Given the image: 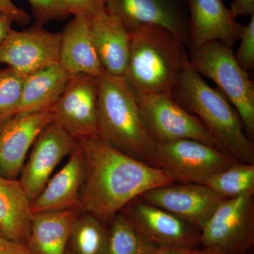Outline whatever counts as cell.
<instances>
[{"mask_svg":"<svg viewBox=\"0 0 254 254\" xmlns=\"http://www.w3.org/2000/svg\"><path fill=\"white\" fill-rule=\"evenodd\" d=\"M0 13L7 15L14 22L25 24L29 21V15L18 8L11 0H0Z\"/></svg>","mask_w":254,"mask_h":254,"instance_id":"obj_30","label":"cell"},{"mask_svg":"<svg viewBox=\"0 0 254 254\" xmlns=\"http://www.w3.org/2000/svg\"><path fill=\"white\" fill-rule=\"evenodd\" d=\"M61 33H53L41 25L25 30L11 29L0 44V64L27 76L60 64Z\"/></svg>","mask_w":254,"mask_h":254,"instance_id":"obj_10","label":"cell"},{"mask_svg":"<svg viewBox=\"0 0 254 254\" xmlns=\"http://www.w3.org/2000/svg\"><path fill=\"white\" fill-rule=\"evenodd\" d=\"M70 76L60 64L28 75L14 116L50 109L61 96Z\"/></svg>","mask_w":254,"mask_h":254,"instance_id":"obj_22","label":"cell"},{"mask_svg":"<svg viewBox=\"0 0 254 254\" xmlns=\"http://www.w3.org/2000/svg\"><path fill=\"white\" fill-rule=\"evenodd\" d=\"M51 110L15 115L0 127V175L15 180L30 148L46 127L55 123Z\"/></svg>","mask_w":254,"mask_h":254,"instance_id":"obj_15","label":"cell"},{"mask_svg":"<svg viewBox=\"0 0 254 254\" xmlns=\"http://www.w3.org/2000/svg\"><path fill=\"white\" fill-rule=\"evenodd\" d=\"M68 156L64 166L50 179L39 195L31 202L32 213L79 210L80 190L84 183L86 170L83 151L78 143Z\"/></svg>","mask_w":254,"mask_h":254,"instance_id":"obj_17","label":"cell"},{"mask_svg":"<svg viewBox=\"0 0 254 254\" xmlns=\"http://www.w3.org/2000/svg\"><path fill=\"white\" fill-rule=\"evenodd\" d=\"M67 254H68V252H67Z\"/></svg>","mask_w":254,"mask_h":254,"instance_id":"obj_37","label":"cell"},{"mask_svg":"<svg viewBox=\"0 0 254 254\" xmlns=\"http://www.w3.org/2000/svg\"><path fill=\"white\" fill-rule=\"evenodd\" d=\"M68 15L90 18L105 7V0H63Z\"/></svg>","mask_w":254,"mask_h":254,"instance_id":"obj_29","label":"cell"},{"mask_svg":"<svg viewBox=\"0 0 254 254\" xmlns=\"http://www.w3.org/2000/svg\"><path fill=\"white\" fill-rule=\"evenodd\" d=\"M9 242H10V241L5 239L4 236L2 235V234L0 232V247H1V246L6 245V244Z\"/></svg>","mask_w":254,"mask_h":254,"instance_id":"obj_36","label":"cell"},{"mask_svg":"<svg viewBox=\"0 0 254 254\" xmlns=\"http://www.w3.org/2000/svg\"><path fill=\"white\" fill-rule=\"evenodd\" d=\"M99 137L126 154L152 165L156 142L142 120L136 98L123 76L98 78Z\"/></svg>","mask_w":254,"mask_h":254,"instance_id":"obj_4","label":"cell"},{"mask_svg":"<svg viewBox=\"0 0 254 254\" xmlns=\"http://www.w3.org/2000/svg\"><path fill=\"white\" fill-rule=\"evenodd\" d=\"M38 24L68 16L63 0H28Z\"/></svg>","mask_w":254,"mask_h":254,"instance_id":"obj_28","label":"cell"},{"mask_svg":"<svg viewBox=\"0 0 254 254\" xmlns=\"http://www.w3.org/2000/svg\"><path fill=\"white\" fill-rule=\"evenodd\" d=\"M193 249L180 247H159L153 254H193Z\"/></svg>","mask_w":254,"mask_h":254,"instance_id":"obj_34","label":"cell"},{"mask_svg":"<svg viewBox=\"0 0 254 254\" xmlns=\"http://www.w3.org/2000/svg\"><path fill=\"white\" fill-rule=\"evenodd\" d=\"M32 215L31 202L18 180L0 175V232L4 238L26 245Z\"/></svg>","mask_w":254,"mask_h":254,"instance_id":"obj_21","label":"cell"},{"mask_svg":"<svg viewBox=\"0 0 254 254\" xmlns=\"http://www.w3.org/2000/svg\"><path fill=\"white\" fill-rule=\"evenodd\" d=\"M230 10L235 18L251 16L254 14V0H233Z\"/></svg>","mask_w":254,"mask_h":254,"instance_id":"obj_31","label":"cell"},{"mask_svg":"<svg viewBox=\"0 0 254 254\" xmlns=\"http://www.w3.org/2000/svg\"><path fill=\"white\" fill-rule=\"evenodd\" d=\"M0 254H31L26 245L18 242H10L0 247Z\"/></svg>","mask_w":254,"mask_h":254,"instance_id":"obj_32","label":"cell"},{"mask_svg":"<svg viewBox=\"0 0 254 254\" xmlns=\"http://www.w3.org/2000/svg\"><path fill=\"white\" fill-rule=\"evenodd\" d=\"M109 230L91 214L78 215L67 245L70 254H108Z\"/></svg>","mask_w":254,"mask_h":254,"instance_id":"obj_23","label":"cell"},{"mask_svg":"<svg viewBox=\"0 0 254 254\" xmlns=\"http://www.w3.org/2000/svg\"><path fill=\"white\" fill-rule=\"evenodd\" d=\"M132 225L146 238L160 247L196 249L201 247L198 229L155 205L136 198L122 210Z\"/></svg>","mask_w":254,"mask_h":254,"instance_id":"obj_13","label":"cell"},{"mask_svg":"<svg viewBox=\"0 0 254 254\" xmlns=\"http://www.w3.org/2000/svg\"><path fill=\"white\" fill-rule=\"evenodd\" d=\"M240 44L235 55L239 64L248 72L254 68V14L247 25H242L240 35Z\"/></svg>","mask_w":254,"mask_h":254,"instance_id":"obj_27","label":"cell"},{"mask_svg":"<svg viewBox=\"0 0 254 254\" xmlns=\"http://www.w3.org/2000/svg\"><path fill=\"white\" fill-rule=\"evenodd\" d=\"M202 185L223 199L254 193V164L237 163L208 177Z\"/></svg>","mask_w":254,"mask_h":254,"instance_id":"obj_25","label":"cell"},{"mask_svg":"<svg viewBox=\"0 0 254 254\" xmlns=\"http://www.w3.org/2000/svg\"><path fill=\"white\" fill-rule=\"evenodd\" d=\"M78 210L33 213L26 247L31 254H67L68 239Z\"/></svg>","mask_w":254,"mask_h":254,"instance_id":"obj_20","label":"cell"},{"mask_svg":"<svg viewBox=\"0 0 254 254\" xmlns=\"http://www.w3.org/2000/svg\"><path fill=\"white\" fill-rule=\"evenodd\" d=\"M179 104L206 127L222 151L242 163L254 164V145L236 110L221 92L191 67L190 60L171 91Z\"/></svg>","mask_w":254,"mask_h":254,"instance_id":"obj_2","label":"cell"},{"mask_svg":"<svg viewBox=\"0 0 254 254\" xmlns=\"http://www.w3.org/2000/svg\"><path fill=\"white\" fill-rule=\"evenodd\" d=\"M139 198L180 217L199 231L223 200L208 187L193 183L158 187Z\"/></svg>","mask_w":254,"mask_h":254,"instance_id":"obj_14","label":"cell"},{"mask_svg":"<svg viewBox=\"0 0 254 254\" xmlns=\"http://www.w3.org/2000/svg\"><path fill=\"white\" fill-rule=\"evenodd\" d=\"M77 145L78 141L55 122L38 135L18 180L31 203L46 186L60 162Z\"/></svg>","mask_w":254,"mask_h":254,"instance_id":"obj_12","label":"cell"},{"mask_svg":"<svg viewBox=\"0 0 254 254\" xmlns=\"http://www.w3.org/2000/svg\"><path fill=\"white\" fill-rule=\"evenodd\" d=\"M14 22V20L9 16L0 13V44L4 41L9 31L12 29L11 25Z\"/></svg>","mask_w":254,"mask_h":254,"instance_id":"obj_33","label":"cell"},{"mask_svg":"<svg viewBox=\"0 0 254 254\" xmlns=\"http://www.w3.org/2000/svg\"><path fill=\"white\" fill-rule=\"evenodd\" d=\"M189 60L186 45L173 32L143 26L131 32L123 78L135 94L171 93Z\"/></svg>","mask_w":254,"mask_h":254,"instance_id":"obj_3","label":"cell"},{"mask_svg":"<svg viewBox=\"0 0 254 254\" xmlns=\"http://www.w3.org/2000/svg\"><path fill=\"white\" fill-rule=\"evenodd\" d=\"M89 20L92 39L105 72L123 76L129 56L131 32L105 7Z\"/></svg>","mask_w":254,"mask_h":254,"instance_id":"obj_18","label":"cell"},{"mask_svg":"<svg viewBox=\"0 0 254 254\" xmlns=\"http://www.w3.org/2000/svg\"><path fill=\"white\" fill-rule=\"evenodd\" d=\"M254 193L220 202L200 230L202 247L247 254L254 245Z\"/></svg>","mask_w":254,"mask_h":254,"instance_id":"obj_8","label":"cell"},{"mask_svg":"<svg viewBox=\"0 0 254 254\" xmlns=\"http://www.w3.org/2000/svg\"><path fill=\"white\" fill-rule=\"evenodd\" d=\"M26 77L9 66L0 68V127L14 116Z\"/></svg>","mask_w":254,"mask_h":254,"instance_id":"obj_26","label":"cell"},{"mask_svg":"<svg viewBox=\"0 0 254 254\" xmlns=\"http://www.w3.org/2000/svg\"><path fill=\"white\" fill-rule=\"evenodd\" d=\"M133 94L142 120L156 143L187 138L220 149L203 124L179 104L170 92Z\"/></svg>","mask_w":254,"mask_h":254,"instance_id":"obj_7","label":"cell"},{"mask_svg":"<svg viewBox=\"0 0 254 254\" xmlns=\"http://www.w3.org/2000/svg\"><path fill=\"white\" fill-rule=\"evenodd\" d=\"M105 8L130 32L143 26H162L190 49V28L185 0H105Z\"/></svg>","mask_w":254,"mask_h":254,"instance_id":"obj_11","label":"cell"},{"mask_svg":"<svg viewBox=\"0 0 254 254\" xmlns=\"http://www.w3.org/2000/svg\"><path fill=\"white\" fill-rule=\"evenodd\" d=\"M190 63L200 76L210 78L234 107L247 136L254 140V84L237 63L233 49L209 41L190 52Z\"/></svg>","mask_w":254,"mask_h":254,"instance_id":"obj_5","label":"cell"},{"mask_svg":"<svg viewBox=\"0 0 254 254\" xmlns=\"http://www.w3.org/2000/svg\"><path fill=\"white\" fill-rule=\"evenodd\" d=\"M61 35L60 65L68 74L99 78L106 73L92 39L89 18L73 16Z\"/></svg>","mask_w":254,"mask_h":254,"instance_id":"obj_19","label":"cell"},{"mask_svg":"<svg viewBox=\"0 0 254 254\" xmlns=\"http://www.w3.org/2000/svg\"><path fill=\"white\" fill-rule=\"evenodd\" d=\"M98 78L70 76L58 101L50 108L59 124L76 141L99 136Z\"/></svg>","mask_w":254,"mask_h":254,"instance_id":"obj_9","label":"cell"},{"mask_svg":"<svg viewBox=\"0 0 254 254\" xmlns=\"http://www.w3.org/2000/svg\"><path fill=\"white\" fill-rule=\"evenodd\" d=\"M108 254H153L160 246L138 231L120 212L110 222Z\"/></svg>","mask_w":254,"mask_h":254,"instance_id":"obj_24","label":"cell"},{"mask_svg":"<svg viewBox=\"0 0 254 254\" xmlns=\"http://www.w3.org/2000/svg\"><path fill=\"white\" fill-rule=\"evenodd\" d=\"M78 143L86 170L79 210L105 225L147 190L175 184L166 172L120 151L99 136Z\"/></svg>","mask_w":254,"mask_h":254,"instance_id":"obj_1","label":"cell"},{"mask_svg":"<svg viewBox=\"0 0 254 254\" xmlns=\"http://www.w3.org/2000/svg\"><path fill=\"white\" fill-rule=\"evenodd\" d=\"M193 254H233L227 253L222 251L216 250V249L208 248V247H202L196 249L193 251Z\"/></svg>","mask_w":254,"mask_h":254,"instance_id":"obj_35","label":"cell"},{"mask_svg":"<svg viewBox=\"0 0 254 254\" xmlns=\"http://www.w3.org/2000/svg\"><path fill=\"white\" fill-rule=\"evenodd\" d=\"M237 162L216 147L184 138L157 143L152 165L168 173L175 182L202 185Z\"/></svg>","mask_w":254,"mask_h":254,"instance_id":"obj_6","label":"cell"},{"mask_svg":"<svg viewBox=\"0 0 254 254\" xmlns=\"http://www.w3.org/2000/svg\"><path fill=\"white\" fill-rule=\"evenodd\" d=\"M185 1L190 18V53L212 41L233 49L242 24L237 22L222 0Z\"/></svg>","mask_w":254,"mask_h":254,"instance_id":"obj_16","label":"cell"}]
</instances>
